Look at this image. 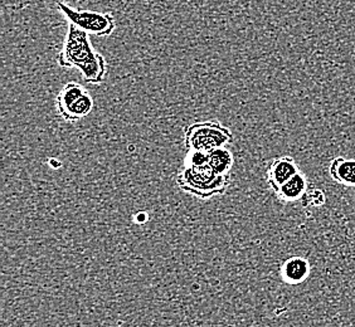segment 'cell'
I'll return each mask as SVG.
<instances>
[{"label":"cell","mask_w":355,"mask_h":327,"mask_svg":"<svg viewBox=\"0 0 355 327\" xmlns=\"http://www.w3.org/2000/svg\"><path fill=\"white\" fill-rule=\"evenodd\" d=\"M57 63L63 69H77L83 75V81L92 85H100L107 71L105 57L92 47L89 33L72 24H69Z\"/></svg>","instance_id":"cell-1"},{"label":"cell","mask_w":355,"mask_h":327,"mask_svg":"<svg viewBox=\"0 0 355 327\" xmlns=\"http://www.w3.org/2000/svg\"><path fill=\"white\" fill-rule=\"evenodd\" d=\"M230 180L231 175H220L209 165L199 168L184 165L177 175L179 189L199 199H209L223 194Z\"/></svg>","instance_id":"cell-2"},{"label":"cell","mask_w":355,"mask_h":327,"mask_svg":"<svg viewBox=\"0 0 355 327\" xmlns=\"http://www.w3.org/2000/svg\"><path fill=\"white\" fill-rule=\"evenodd\" d=\"M232 132L217 120L191 123L184 134V145L188 150L209 151L223 148L232 141Z\"/></svg>","instance_id":"cell-3"},{"label":"cell","mask_w":355,"mask_h":327,"mask_svg":"<svg viewBox=\"0 0 355 327\" xmlns=\"http://www.w3.org/2000/svg\"><path fill=\"white\" fill-rule=\"evenodd\" d=\"M55 8L67 19L69 24L75 26L89 35L97 37H109L116 29V23L110 13H101L94 10H80L69 7L64 1L55 0Z\"/></svg>","instance_id":"cell-4"},{"label":"cell","mask_w":355,"mask_h":327,"mask_svg":"<svg viewBox=\"0 0 355 327\" xmlns=\"http://www.w3.org/2000/svg\"><path fill=\"white\" fill-rule=\"evenodd\" d=\"M300 171L295 159L290 157H280L273 159L267 169V183L270 189L275 193L291 177Z\"/></svg>","instance_id":"cell-5"},{"label":"cell","mask_w":355,"mask_h":327,"mask_svg":"<svg viewBox=\"0 0 355 327\" xmlns=\"http://www.w3.org/2000/svg\"><path fill=\"white\" fill-rule=\"evenodd\" d=\"M311 273V265L308 259L294 256L285 259L281 265L280 276L287 285H300L308 280Z\"/></svg>","instance_id":"cell-6"},{"label":"cell","mask_w":355,"mask_h":327,"mask_svg":"<svg viewBox=\"0 0 355 327\" xmlns=\"http://www.w3.org/2000/svg\"><path fill=\"white\" fill-rule=\"evenodd\" d=\"M309 191L308 177L299 171L288 182L281 186L279 191H275L277 198L284 203H294L302 200Z\"/></svg>","instance_id":"cell-7"},{"label":"cell","mask_w":355,"mask_h":327,"mask_svg":"<svg viewBox=\"0 0 355 327\" xmlns=\"http://www.w3.org/2000/svg\"><path fill=\"white\" fill-rule=\"evenodd\" d=\"M329 174L335 183L355 189V159L335 157L329 165Z\"/></svg>","instance_id":"cell-8"},{"label":"cell","mask_w":355,"mask_h":327,"mask_svg":"<svg viewBox=\"0 0 355 327\" xmlns=\"http://www.w3.org/2000/svg\"><path fill=\"white\" fill-rule=\"evenodd\" d=\"M86 92V89L78 82L66 83L55 98V107L58 115L61 116L63 112H66Z\"/></svg>","instance_id":"cell-9"},{"label":"cell","mask_w":355,"mask_h":327,"mask_svg":"<svg viewBox=\"0 0 355 327\" xmlns=\"http://www.w3.org/2000/svg\"><path fill=\"white\" fill-rule=\"evenodd\" d=\"M208 165L220 175H230L232 169L233 155L225 146L208 152Z\"/></svg>","instance_id":"cell-10"},{"label":"cell","mask_w":355,"mask_h":327,"mask_svg":"<svg viewBox=\"0 0 355 327\" xmlns=\"http://www.w3.org/2000/svg\"><path fill=\"white\" fill-rule=\"evenodd\" d=\"M92 109H94V98L91 97L89 92H86L66 112H63L61 117L64 121L76 123L83 117L87 116Z\"/></svg>","instance_id":"cell-11"},{"label":"cell","mask_w":355,"mask_h":327,"mask_svg":"<svg viewBox=\"0 0 355 327\" xmlns=\"http://www.w3.org/2000/svg\"><path fill=\"white\" fill-rule=\"evenodd\" d=\"M302 202H304V205H306V206L319 208V206H322V205L325 204L327 195L321 189L316 188V189L308 191L306 195L302 199Z\"/></svg>","instance_id":"cell-12"},{"label":"cell","mask_w":355,"mask_h":327,"mask_svg":"<svg viewBox=\"0 0 355 327\" xmlns=\"http://www.w3.org/2000/svg\"><path fill=\"white\" fill-rule=\"evenodd\" d=\"M184 165L187 166H205L208 165V152L199 150H189L184 159Z\"/></svg>","instance_id":"cell-13"}]
</instances>
